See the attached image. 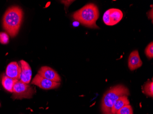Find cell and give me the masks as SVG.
<instances>
[{
  "instance_id": "1",
  "label": "cell",
  "mask_w": 153,
  "mask_h": 114,
  "mask_svg": "<svg viewBox=\"0 0 153 114\" xmlns=\"http://www.w3.org/2000/svg\"><path fill=\"white\" fill-rule=\"evenodd\" d=\"M23 18V11L17 6L11 7L5 13L3 18V27L12 37L18 34Z\"/></svg>"
},
{
  "instance_id": "2",
  "label": "cell",
  "mask_w": 153,
  "mask_h": 114,
  "mask_svg": "<svg viewBox=\"0 0 153 114\" xmlns=\"http://www.w3.org/2000/svg\"><path fill=\"white\" fill-rule=\"evenodd\" d=\"M74 19L87 27L99 28L96 23L99 17V11L96 5L89 3L74 13Z\"/></svg>"
},
{
  "instance_id": "3",
  "label": "cell",
  "mask_w": 153,
  "mask_h": 114,
  "mask_svg": "<svg viewBox=\"0 0 153 114\" xmlns=\"http://www.w3.org/2000/svg\"><path fill=\"white\" fill-rule=\"evenodd\" d=\"M129 95L128 89L123 85H117L107 91L101 101L102 114H112L111 111L114 103L121 96Z\"/></svg>"
},
{
  "instance_id": "4",
  "label": "cell",
  "mask_w": 153,
  "mask_h": 114,
  "mask_svg": "<svg viewBox=\"0 0 153 114\" xmlns=\"http://www.w3.org/2000/svg\"><path fill=\"white\" fill-rule=\"evenodd\" d=\"M36 92L34 87L25 84L22 81H18L13 88V98L14 99H30Z\"/></svg>"
},
{
  "instance_id": "5",
  "label": "cell",
  "mask_w": 153,
  "mask_h": 114,
  "mask_svg": "<svg viewBox=\"0 0 153 114\" xmlns=\"http://www.w3.org/2000/svg\"><path fill=\"white\" fill-rule=\"evenodd\" d=\"M123 16V13L121 10L116 8H111L105 13L103 20L106 25H115L122 19Z\"/></svg>"
},
{
  "instance_id": "6",
  "label": "cell",
  "mask_w": 153,
  "mask_h": 114,
  "mask_svg": "<svg viewBox=\"0 0 153 114\" xmlns=\"http://www.w3.org/2000/svg\"><path fill=\"white\" fill-rule=\"evenodd\" d=\"M33 85H36L41 89L44 90H51L57 88L60 86V83L53 82L43 78L38 74L34 77L31 83Z\"/></svg>"
},
{
  "instance_id": "7",
  "label": "cell",
  "mask_w": 153,
  "mask_h": 114,
  "mask_svg": "<svg viewBox=\"0 0 153 114\" xmlns=\"http://www.w3.org/2000/svg\"><path fill=\"white\" fill-rule=\"evenodd\" d=\"M38 74L48 80L60 83L61 79L56 71L49 67H42L38 71Z\"/></svg>"
},
{
  "instance_id": "8",
  "label": "cell",
  "mask_w": 153,
  "mask_h": 114,
  "mask_svg": "<svg viewBox=\"0 0 153 114\" xmlns=\"http://www.w3.org/2000/svg\"><path fill=\"white\" fill-rule=\"evenodd\" d=\"M21 68L16 62L9 63L6 68V74L7 76L13 79L19 80L20 79Z\"/></svg>"
},
{
  "instance_id": "9",
  "label": "cell",
  "mask_w": 153,
  "mask_h": 114,
  "mask_svg": "<svg viewBox=\"0 0 153 114\" xmlns=\"http://www.w3.org/2000/svg\"><path fill=\"white\" fill-rule=\"evenodd\" d=\"M21 68L20 80L25 84H28L30 82L32 78V70L30 66L25 61L22 60L20 61Z\"/></svg>"
},
{
  "instance_id": "10",
  "label": "cell",
  "mask_w": 153,
  "mask_h": 114,
  "mask_svg": "<svg viewBox=\"0 0 153 114\" xmlns=\"http://www.w3.org/2000/svg\"><path fill=\"white\" fill-rule=\"evenodd\" d=\"M128 65L129 68L134 71L142 65L143 62L140 58L138 51L134 50L131 53L128 58Z\"/></svg>"
},
{
  "instance_id": "11",
  "label": "cell",
  "mask_w": 153,
  "mask_h": 114,
  "mask_svg": "<svg viewBox=\"0 0 153 114\" xmlns=\"http://www.w3.org/2000/svg\"><path fill=\"white\" fill-rule=\"evenodd\" d=\"M129 104L130 102L128 99V96H121L114 103L111 109V113L112 114H116L117 112L124 106Z\"/></svg>"
},
{
  "instance_id": "12",
  "label": "cell",
  "mask_w": 153,
  "mask_h": 114,
  "mask_svg": "<svg viewBox=\"0 0 153 114\" xmlns=\"http://www.w3.org/2000/svg\"><path fill=\"white\" fill-rule=\"evenodd\" d=\"M19 81L17 79H14L9 78L8 76H3L2 78V85L5 90L10 92L13 93V88L15 83Z\"/></svg>"
},
{
  "instance_id": "13",
  "label": "cell",
  "mask_w": 153,
  "mask_h": 114,
  "mask_svg": "<svg viewBox=\"0 0 153 114\" xmlns=\"http://www.w3.org/2000/svg\"><path fill=\"white\" fill-rule=\"evenodd\" d=\"M143 92L149 96H153V82L148 81L144 85L143 88Z\"/></svg>"
},
{
  "instance_id": "14",
  "label": "cell",
  "mask_w": 153,
  "mask_h": 114,
  "mask_svg": "<svg viewBox=\"0 0 153 114\" xmlns=\"http://www.w3.org/2000/svg\"><path fill=\"white\" fill-rule=\"evenodd\" d=\"M116 114H134L133 108L130 104L126 105L120 109Z\"/></svg>"
},
{
  "instance_id": "15",
  "label": "cell",
  "mask_w": 153,
  "mask_h": 114,
  "mask_svg": "<svg viewBox=\"0 0 153 114\" xmlns=\"http://www.w3.org/2000/svg\"><path fill=\"white\" fill-rule=\"evenodd\" d=\"M145 54L149 59L153 57V43L151 42L148 45L145 50Z\"/></svg>"
},
{
  "instance_id": "16",
  "label": "cell",
  "mask_w": 153,
  "mask_h": 114,
  "mask_svg": "<svg viewBox=\"0 0 153 114\" xmlns=\"http://www.w3.org/2000/svg\"><path fill=\"white\" fill-rule=\"evenodd\" d=\"M9 42V37L8 34L5 32L0 33V43L3 44H7Z\"/></svg>"
},
{
  "instance_id": "17",
  "label": "cell",
  "mask_w": 153,
  "mask_h": 114,
  "mask_svg": "<svg viewBox=\"0 0 153 114\" xmlns=\"http://www.w3.org/2000/svg\"><path fill=\"white\" fill-rule=\"evenodd\" d=\"M73 25L74 26H78L79 25V22L76 21L73 23Z\"/></svg>"
},
{
  "instance_id": "18",
  "label": "cell",
  "mask_w": 153,
  "mask_h": 114,
  "mask_svg": "<svg viewBox=\"0 0 153 114\" xmlns=\"http://www.w3.org/2000/svg\"><path fill=\"white\" fill-rule=\"evenodd\" d=\"M0 106H1V104H0Z\"/></svg>"
}]
</instances>
